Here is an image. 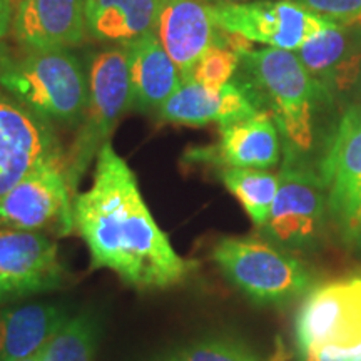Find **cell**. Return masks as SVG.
I'll use <instances>...</instances> for the list:
<instances>
[{
    "mask_svg": "<svg viewBox=\"0 0 361 361\" xmlns=\"http://www.w3.org/2000/svg\"><path fill=\"white\" fill-rule=\"evenodd\" d=\"M74 221L90 251V268L111 269L135 290L176 286L197 266L174 251L111 142L96 157L92 186L74 197Z\"/></svg>",
    "mask_w": 361,
    "mask_h": 361,
    "instance_id": "1",
    "label": "cell"
},
{
    "mask_svg": "<svg viewBox=\"0 0 361 361\" xmlns=\"http://www.w3.org/2000/svg\"><path fill=\"white\" fill-rule=\"evenodd\" d=\"M247 80L243 85L266 102L283 137L286 156L300 157L313 144V106L319 99L310 72L296 52L251 49L241 57Z\"/></svg>",
    "mask_w": 361,
    "mask_h": 361,
    "instance_id": "2",
    "label": "cell"
},
{
    "mask_svg": "<svg viewBox=\"0 0 361 361\" xmlns=\"http://www.w3.org/2000/svg\"><path fill=\"white\" fill-rule=\"evenodd\" d=\"M0 85L51 124L78 126L89 99V78L69 49L27 51L16 61L4 59Z\"/></svg>",
    "mask_w": 361,
    "mask_h": 361,
    "instance_id": "3",
    "label": "cell"
},
{
    "mask_svg": "<svg viewBox=\"0 0 361 361\" xmlns=\"http://www.w3.org/2000/svg\"><path fill=\"white\" fill-rule=\"evenodd\" d=\"M298 361H361V274L308 291L295 319Z\"/></svg>",
    "mask_w": 361,
    "mask_h": 361,
    "instance_id": "4",
    "label": "cell"
},
{
    "mask_svg": "<svg viewBox=\"0 0 361 361\" xmlns=\"http://www.w3.org/2000/svg\"><path fill=\"white\" fill-rule=\"evenodd\" d=\"M130 104L133 90L126 45H114L96 54L89 67L87 106L66 154L67 180L74 197L90 162L96 159L104 144L109 142L112 130Z\"/></svg>",
    "mask_w": 361,
    "mask_h": 361,
    "instance_id": "5",
    "label": "cell"
},
{
    "mask_svg": "<svg viewBox=\"0 0 361 361\" xmlns=\"http://www.w3.org/2000/svg\"><path fill=\"white\" fill-rule=\"evenodd\" d=\"M211 256L228 281L256 305H288L313 284L300 259L261 239L221 238Z\"/></svg>",
    "mask_w": 361,
    "mask_h": 361,
    "instance_id": "6",
    "label": "cell"
},
{
    "mask_svg": "<svg viewBox=\"0 0 361 361\" xmlns=\"http://www.w3.org/2000/svg\"><path fill=\"white\" fill-rule=\"evenodd\" d=\"M0 228L57 238L74 233V194L66 157L45 162L0 200Z\"/></svg>",
    "mask_w": 361,
    "mask_h": 361,
    "instance_id": "7",
    "label": "cell"
},
{
    "mask_svg": "<svg viewBox=\"0 0 361 361\" xmlns=\"http://www.w3.org/2000/svg\"><path fill=\"white\" fill-rule=\"evenodd\" d=\"M219 29L250 42L296 52L311 35L333 24L295 0H255L246 4H209Z\"/></svg>",
    "mask_w": 361,
    "mask_h": 361,
    "instance_id": "8",
    "label": "cell"
},
{
    "mask_svg": "<svg viewBox=\"0 0 361 361\" xmlns=\"http://www.w3.org/2000/svg\"><path fill=\"white\" fill-rule=\"evenodd\" d=\"M328 209L322 176L311 171L300 157L286 156L268 223L263 231L274 245L306 247L318 241Z\"/></svg>",
    "mask_w": 361,
    "mask_h": 361,
    "instance_id": "9",
    "label": "cell"
},
{
    "mask_svg": "<svg viewBox=\"0 0 361 361\" xmlns=\"http://www.w3.org/2000/svg\"><path fill=\"white\" fill-rule=\"evenodd\" d=\"M328 213L346 241L361 234V107L351 106L328 144L319 168Z\"/></svg>",
    "mask_w": 361,
    "mask_h": 361,
    "instance_id": "10",
    "label": "cell"
},
{
    "mask_svg": "<svg viewBox=\"0 0 361 361\" xmlns=\"http://www.w3.org/2000/svg\"><path fill=\"white\" fill-rule=\"evenodd\" d=\"M64 157L52 124L0 92V200L45 162Z\"/></svg>",
    "mask_w": 361,
    "mask_h": 361,
    "instance_id": "11",
    "label": "cell"
},
{
    "mask_svg": "<svg viewBox=\"0 0 361 361\" xmlns=\"http://www.w3.org/2000/svg\"><path fill=\"white\" fill-rule=\"evenodd\" d=\"M64 274L47 234L0 228V303L59 290Z\"/></svg>",
    "mask_w": 361,
    "mask_h": 361,
    "instance_id": "12",
    "label": "cell"
},
{
    "mask_svg": "<svg viewBox=\"0 0 361 361\" xmlns=\"http://www.w3.org/2000/svg\"><path fill=\"white\" fill-rule=\"evenodd\" d=\"M258 106L250 90L239 82L213 89L186 79L157 111V116L162 123L191 128L213 123L224 126L255 116L261 111Z\"/></svg>",
    "mask_w": 361,
    "mask_h": 361,
    "instance_id": "13",
    "label": "cell"
},
{
    "mask_svg": "<svg viewBox=\"0 0 361 361\" xmlns=\"http://www.w3.org/2000/svg\"><path fill=\"white\" fill-rule=\"evenodd\" d=\"M11 30L27 51L75 47L87 39L85 0H19Z\"/></svg>",
    "mask_w": 361,
    "mask_h": 361,
    "instance_id": "14",
    "label": "cell"
},
{
    "mask_svg": "<svg viewBox=\"0 0 361 361\" xmlns=\"http://www.w3.org/2000/svg\"><path fill=\"white\" fill-rule=\"evenodd\" d=\"M353 25L333 22L316 32L296 51L313 78L319 97L346 92L361 74V40Z\"/></svg>",
    "mask_w": 361,
    "mask_h": 361,
    "instance_id": "15",
    "label": "cell"
},
{
    "mask_svg": "<svg viewBox=\"0 0 361 361\" xmlns=\"http://www.w3.org/2000/svg\"><path fill=\"white\" fill-rule=\"evenodd\" d=\"M281 135L273 116L259 111L246 119L219 126V141L192 151V161L213 162L223 168L268 169L278 164Z\"/></svg>",
    "mask_w": 361,
    "mask_h": 361,
    "instance_id": "16",
    "label": "cell"
},
{
    "mask_svg": "<svg viewBox=\"0 0 361 361\" xmlns=\"http://www.w3.org/2000/svg\"><path fill=\"white\" fill-rule=\"evenodd\" d=\"M219 32L204 0H162L154 34L178 66L183 80L202 54L218 44Z\"/></svg>",
    "mask_w": 361,
    "mask_h": 361,
    "instance_id": "17",
    "label": "cell"
},
{
    "mask_svg": "<svg viewBox=\"0 0 361 361\" xmlns=\"http://www.w3.org/2000/svg\"><path fill=\"white\" fill-rule=\"evenodd\" d=\"M133 104L141 111H159L183 84V75L154 32L126 45Z\"/></svg>",
    "mask_w": 361,
    "mask_h": 361,
    "instance_id": "18",
    "label": "cell"
},
{
    "mask_svg": "<svg viewBox=\"0 0 361 361\" xmlns=\"http://www.w3.org/2000/svg\"><path fill=\"white\" fill-rule=\"evenodd\" d=\"M162 0H85L87 37L129 45L156 30Z\"/></svg>",
    "mask_w": 361,
    "mask_h": 361,
    "instance_id": "19",
    "label": "cell"
},
{
    "mask_svg": "<svg viewBox=\"0 0 361 361\" xmlns=\"http://www.w3.org/2000/svg\"><path fill=\"white\" fill-rule=\"evenodd\" d=\"M56 305H27L0 310V361H20L37 353L67 322Z\"/></svg>",
    "mask_w": 361,
    "mask_h": 361,
    "instance_id": "20",
    "label": "cell"
},
{
    "mask_svg": "<svg viewBox=\"0 0 361 361\" xmlns=\"http://www.w3.org/2000/svg\"><path fill=\"white\" fill-rule=\"evenodd\" d=\"M219 174L226 189L241 202L252 223L264 228L278 192L279 176L250 168H223Z\"/></svg>",
    "mask_w": 361,
    "mask_h": 361,
    "instance_id": "21",
    "label": "cell"
},
{
    "mask_svg": "<svg viewBox=\"0 0 361 361\" xmlns=\"http://www.w3.org/2000/svg\"><path fill=\"white\" fill-rule=\"evenodd\" d=\"M99 340V319L90 311H84L67 319L47 343L44 361H94Z\"/></svg>",
    "mask_w": 361,
    "mask_h": 361,
    "instance_id": "22",
    "label": "cell"
},
{
    "mask_svg": "<svg viewBox=\"0 0 361 361\" xmlns=\"http://www.w3.org/2000/svg\"><path fill=\"white\" fill-rule=\"evenodd\" d=\"M168 361H261L255 351L233 338H204L174 350Z\"/></svg>",
    "mask_w": 361,
    "mask_h": 361,
    "instance_id": "23",
    "label": "cell"
},
{
    "mask_svg": "<svg viewBox=\"0 0 361 361\" xmlns=\"http://www.w3.org/2000/svg\"><path fill=\"white\" fill-rule=\"evenodd\" d=\"M239 66H241V54L234 52L233 49L224 47V45H213L194 64L188 79L196 80L206 87L219 89L231 82Z\"/></svg>",
    "mask_w": 361,
    "mask_h": 361,
    "instance_id": "24",
    "label": "cell"
},
{
    "mask_svg": "<svg viewBox=\"0 0 361 361\" xmlns=\"http://www.w3.org/2000/svg\"><path fill=\"white\" fill-rule=\"evenodd\" d=\"M308 11L346 25H361V0H295Z\"/></svg>",
    "mask_w": 361,
    "mask_h": 361,
    "instance_id": "25",
    "label": "cell"
},
{
    "mask_svg": "<svg viewBox=\"0 0 361 361\" xmlns=\"http://www.w3.org/2000/svg\"><path fill=\"white\" fill-rule=\"evenodd\" d=\"M13 11H16V6L12 0H0V40L12 29Z\"/></svg>",
    "mask_w": 361,
    "mask_h": 361,
    "instance_id": "26",
    "label": "cell"
},
{
    "mask_svg": "<svg viewBox=\"0 0 361 361\" xmlns=\"http://www.w3.org/2000/svg\"><path fill=\"white\" fill-rule=\"evenodd\" d=\"M291 355L288 353L286 346H284V343L281 338H276V346H274V351L273 355L269 356L268 361H290Z\"/></svg>",
    "mask_w": 361,
    "mask_h": 361,
    "instance_id": "27",
    "label": "cell"
},
{
    "mask_svg": "<svg viewBox=\"0 0 361 361\" xmlns=\"http://www.w3.org/2000/svg\"><path fill=\"white\" fill-rule=\"evenodd\" d=\"M207 4H246L255 2V0H204Z\"/></svg>",
    "mask_w": 361,
    "mask_h": 361,
    "instance_id": "28",
    "label": "cell"
},
{
    "mask_svg": "<svg viewBox=\"0 0 361 361\" xmlns=\"http://www.w3.org/2000/svg\"><path fill=\"white\" fill-rule=\"evenodd\" d=\"M47 346V345H45ZM45 346L40 351H37V353H34L32 356H29V358L25 360H20V361H44V355H45Z\"/></svg>",
    "mask_w": 361,
    "mask_h": 361,
    "instance_id": "29",
    "label": "cell"
},
{
    "mask_svg": "<svg viewBox=\"0 0 361 361\" xmlns=\"http://www.w3.org/2000/svg\"><path fill=\"white\" fill-rule=\"evenodd\" d=\"M154 361H168V360H166L164 356H162V358H157V360H154Z\"/></svg>",
    "mask_w": 361,
    "mask_h": 361,
    "instance_id": "30",
    "label": "cell"
},
{
    "mask_svg": "<svg viewBox=\"0 0 361 361\" xmlns=\"http://www.w3.org/2000/svg\"><path fill=\"white\" fill-rule=\"evenodd\" d=\"M4 59H6V57H2V54H0V64H2V61H4Z\"/></svg>",
    "mask_w": 361,
    "mask_h": 361,
    "instance_id": "31",
    "label": "cell"
},
{
    "mask_svg": "<svg viewBox=\"0 0 361 361\" xmlns=\"http://www.w3.org/2000/svg\"><path fill=\"white\" fill-rule=\"evenodd\" d=\"M358 245L361 246V234H360V239H358Z\"/></svg>",
    "mask_w": 361,
    "mask_h": 361,
    "instance_id": "32",
    "label": "cell"
},
{
    "mask_svg": "<svg viewBox=\"0 0 361 361\" xmlns=\"http://www.w3.org/2000/svg\"><path fill=\"white\" fill-rule=\"evenodd\" d=\"M12 2H13V6H16V4H17V2H19V0H12Z\"/></svg>",
    "mask_w": 361,
    "mask_h": 361,
    "instance_id": "33",
    "label": "cell"
}]
</instances>
